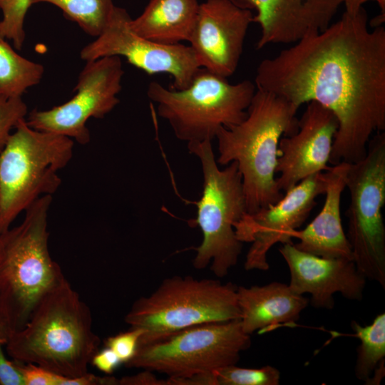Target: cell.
I'll use <instances>...</instances> for the list:
<instances>
[{
	"label": "cell",
	"instance_id": "cell-29",
	"mask_svg": "<svg viewBox=\"0 0 385 385\" xmlns=\"http://www.w3.org/2000/svg\"><path fill=\"white\" fill-rule=\"evenodd\" d=\"M2 345L0 340V385H25L18 363L6 358Z\"/></svg>",
	"mask_w": 385,
	"mask_h": 385
},
{
	"label": "cell",
	"instance_id": "cell-25",
	"mask_svg": "<svg viewBox=\"0 0 385 385\" xmlns=\"http://www.w3.org/2000/svg\"><path fill=\"white\" fill-rule=\"evenodd\" d=\"M31 0H0V34L21 50L25 41L24 21Z\"/></svg>",
	"mask_w": 385,
	"mask_h": 385
},
{
	"label": "cell",
	"instance_id": "cell-6",
	"mask_svg": "<svg viewBox=\"0 0 385 385\" xmlns=\"http://www.w3.org/2000/svg\"><path fill=\"white\" fill-rule=\"evenodd\" d=\"M237 288L216 279L168 277L150 295L136 300L125 321L144 331L138 344L142 345L190 327L239 319Z\"/></svg>",
	"mask_w": 385,
	"mask_h": 385
},
{
	"label": "cell",
	"instance_id": "cell-26",
	"mask_svg": "<svg viewBox=\"0 0 385 385\" xmlns=\"http://www.w3.org/2000/svg\"><path fill=\"white\" fill-rule=\"evenodd\" d=\"M28 107L22 98L0 100V152L4 147L12 130L26 118Z\"/></svg>",
	"mask_w": 385,
	"mask_h": 385
},
{
	"label": "cell",
	"instance_id": "cell-4",
	"mask_svg": "<svg viewBox=\"0 0 385 385\" xmlns=\"http://www.w3.org/2000/svg\"><path fill=\"white\" fill-rule=\"evenodd\" d=\"M52 195L39 197L20 225L0 235V334L5 344L28 322L43 297L62 281L48 250Z\"/></svg>",
	"mask_w": 385,
	"mask_h": 385
},
{
	"label": "cell",
	"instance_id": "cell-15",
	"mask_svg": "<svg viewBox=\"0 0 385 385\" xmlns=\"http://www.w3.org/2000/svg\"><path fill=\"white\" fill-rule=\"evenodd\" d=\"M339 126L334 114L315 101L308 105L298 122L297 132L281 138L278 145L276 178L285 192L308 176L327 170Z\"/></svg>",
	"mask_w": 385,
	"mask_h": 385
},
{
	"label": "cell",
	"instance_id": "cell-12",
	"mask_svg": "<svg viewBox=\"0 0 385 385\" xmlns=\"http://www.w3.org/2000/svg\"><path fill=\"white\" fill-rule=\"evenodd\" d=\"M131 19L125 9L115 6L103 31L81 50V58L88 62L105 56H123L148 74L170 75L173 89L188 87L201 68L192 48L181 43L160 44L141 37L131 29Z\"/></svg>",
	"mask_w": 385,
	"mask_h": 385
},
{
	"label": "cell",
	"instance_id": "cell-20",
	"mask_svg": "<svg viewBox=\"0 0 385 385\" xmlns=\"http://www.w3.org/2000/svg\"><path fill=\"white\" fill-rule=\"evenodd\" d=\"M199 6L197 0H150L142 14L131 19L130 26L140 36L158 43L188 41Z\"/></svg>",
	"mask_w": 385,
	"mask_h": 385
},
{
	"label": "cell",
	"instance_id": "cell-17",
	"mask_svg": "<svg viewBox=\"0 0 385 385\" xmlns=\"http://www.w3.org/2000/svg\"><path fill=\"white\" fill-rule=\"evenodd\" d=\"M255 11L253 22L260 27L257 49L270 44L294 43L326 29L344 0H230Z\"/></svg>",
	"mask_w": 385,
	"mask_h": 385
},
{
	"label": "cell",
	"instance_id": "cell-34",
	"mask_svg": "<svg viewBox=\"0 0 385 385\" xmlns=\"http://www.w3.org/2000/svg\"><path fill=\"white\" fill-rule=\"evenodd\" d=\"M0 340H1V342L4 344H5V342H4V339H2L1 334H0Z\"/></svg>",
	"mask_w": 385,
	"mask_h": 385
},
{
	"label": "cell",
	"instance_id": "cell-18",
	"mask_svg": "<svg viewBox=\"0 0 385 385\" xmlns=\"http://www.w3.org/2000/svg\"><path fill=\"white\" fill-rule=\"evenodd\" d=\"M349 163L342 162L325 172L327 185L324 205L319 213L303 230H294L291 237L297 238L294 246L303 252L325 258L353 260L351 246L344 233L340 214L342 192Z\"/></svg>",
	"mask_w": 385,
	"mask_h": 385
},
{
	"label": "cell",
	"instance_id": "cell-10",
	"mask_svg": "<svg viewBox=\"0 0 385 385\" xmlns=\"http://www.w3.org/2000/svg\"><path fill=\"white\" fill-rule=\"evenodd\" d=\"M250 335L240 319L190 327L157 342L138 345L125 365L158 371L168 378H187L237 364L250 348Z\"/></svg>",
	"mask_w": 385,
	"mask_h": 385
},
{
	"label": "cell",
	"instance_id": "cell-24",
	"mask_svg": "<svg viewBox=\"0 0 385 385\" xmlns=\"http://www.w3.org/2000/svg\"><path fill=\"white\" fill-rule=\"evenodd\" d=\"M215 385H278L280 372L267 365L258 369L242 368L236 364L213 371Z\"/></svg>",
	"mask_w": 385,
	"mask_h": 385
},
{
	"label": "cell",
	"instance_id": "cell-33",
	"mask_svg": "<svg viewBox=\"0 0 385 385\" xmlns=\"http://www.w3.org/2000/svg\"><path fill=\"white\" fill-rule=\"evenodd\" d=\"M369 0H344L345 11L350 14H354L362 7L364 3Z\"/></svg>",
	"mask_w": 385,
	"mask_h": 385
},
{
	"label": "cell",
	"instance_id": "cell-22",
	"mask_svg": "<svg viewBox=\"0 0 385 385\" xmlns=\"http://www.w3.org/2000/svg\"><path fill=\"white\" fill-rule=\"evenodd\" d=\"M355 336L360 340L354 368L356 377L366 382L385 357V313L377 315L371 324H351Z\"/></svg>",
	"mask_w": 385,
	"mask_h": 385
},
{
	"label": "cell",
	"instance_id": "cell-9",
	"mask_svg": "<svg viewBox=\"0 0 385 385\" xmlns=\"http://www.w3.org/2000/svg\"><path fill=\"white\" fill-rule=\"evenodd\" d=\"M346 187L350 195L346 211L353 261L369 280L385 289V134L371 138L365 157L349 163Z\"/></svg>",
	"mask_w": 385,
	"mask_h": 385
},
{
	"label": "cell",
	"instance_id": "cell-21",
	"mask_svg": "<svg viewBox=\"0 0 385 385\" xmlns=\"http://www.w3.org/2000/svg\"><path fill=\"white\" fill-rule=\"evenodd\" d=\"M43 73L42 64L19 55L0 34V100L22 98Z\"/></svg>",
	"mask_w": 385,
	"mask_h": 385
},
{
	"label": "cell",
	"instance_id": "cell-8",
	"mask_svg": "<svg viewBox=\"0 0 385 385\" xmlns=\"http://www.w3.org/2000/svg\"><path fill=\"white\" fill-rule=\"evenodd\" d=\"M188 148L200 160L203 178L202 196L195 202L197 217L192 220L200 228L202 240L194 247L192 265L202 270L211 263V271L222 278L237 264L242 251V242L234 228L247 213L242 175L235 161L219 168L211 141L190 143Z\"/></svg>",
	"mask_w": 385,
	"mask_h": 385
},
{
	"label": "cell",
	"instance_id": "cell-2",
	"mask_svg": "<svg viewBox=\"0 0 385 385\" xmlns=\"http://www.w3.org/2000/svg\"><path fill=\"white\" fill-rule=\"evenodd\" d=\"M100 343L92 329L89 308L64 278L43 297L25 326L5 344L17 362L78 377L88 372Z\"/></svg>",
	"mask_w": 385,
	"mask_h": 385
},
{
	"label": "cell",
	"instance_id": "cell-13",
	"mask_svg": "<svg viewBox=\"0 0 385 385\" xmlns=\"http://www.w3.org/2000/svg\"><path fill=\"white\" fill-rule=\"evenodd\" d=\"M325 173L308 176L285 192L277 202L254 213H245L234 225L237 239L252 242L245 262L246 270H267V253L275 244L292 242L291 233L307 220L316 205L318 195L324 194Z\"/></svg>",
	"mask_w": 385,
	"mask_h": 385
},
{
	"label": "cell",
	"instance_id": "cell-11",
	"mask_svg": "<svg viewBox=\"0 0 385 385\" xmlns=\"http://www.w3.org/2000/svg\"><path fill=\"white\" fill-rule=\"evenodd\" d=\"M123 74L119 56L86 62L73 97L48 110H33L26 123L36 130L62 135L86 145L90 142L88 119L104 118L119 103L117 96L122 89Z\"/></svg>",
	"mask_w": 385,
	"mask_h": 385
},
{
	"label": "cell",
	"instance_id": "cell-14",
	"mask_svg": "<svg viewBox=\"0 0 385 385\" xmlns=\"http://www.w3.org/2000/svg\"><path fill=\"white\" fill-rule=\"evenodd\" d=\"M252 11L230 0H206L200 4L189 39L201 68L227 78L239 64Z\"/></svg>",
	"mask_w": 385,
	"mask_h": 385
},
{
	"label": "cell",
	"instance_id": "cell-5",
	"mask_svg": "<svg viewBox=\"0 0 385 385\" xmlns=\"http://www.w3.org/2000/svg\"><path fill=\"white\" fill-rule=\"evenodd\" d=\"M14 130L0 152V235L39 197L58 190V172L73 154V140L36 130L26 118Z\"/></svg>",
	"mask_w": 385,
	"mask_h": 385
},
{
	"label": "cell",
	"instance_id": "cell-1",
	"mask_svg": "<svg viewBox=\"0 0 385 385\" xmlns=\"http://www.w3.org/2000/svg\"><path fill=\"white\" fill-rule=\"evenodd\" d=\"M255 84L297 108L315 101L339 126L329 163H356L385 129V28L373 31L362 6L259 64Z\"/></svg>",
	"mask_w": 385,
	"mask_h": 385
},
{
	"label": "cell",
	"instance_id": "cell-28",
	"mask_svg": "<svg viewBox=\"0 0 385 385\" xmlns=\"http://www.w3.org/2000/svg\"><path fill=\"white\" fill-rule=\"evenodd\" d=\"M17 363L24 376L25 385H65L66 376L34 364Z\"/></svg>",
	"mask_w": 385,
	"mask_h": 385
},
{
	"label": "cell",
	"instance_id": "cell-7",
	"mask_svg": "<svg viewBox=\"0 0 385 385\" xmlns=\"http://www.w3.org/2000/svg\"><path fill=\"white\" fill-rule=\"evenodd\" d=\"M255 91L250 81L232 84L227 78L200 68L186 88L168 89L152 81L147 95L175 135L190 143L212 142L221 127L241 123Z\"/></svg>",
	"mask_w": 385,
	"mask_h": 385
},
{
	"label": "cell",
	"instance_id": "cell-19",
	"mask_svg": "<svg viewBox=\"0 0 385 385\" xmlns=\"http://www.w3.org/2000/svg\"><path fill=\"white\" fill-rule=\"evenodd\" d=\"M237 304L243 331L252 334L272 331L280 325L294 324L309 299L289 284L273 282L262 286L237 288Z\"/></svg>",
	"mask_w": 385,
	"mask_h": 385
},
{
	"label": "cell",
	"instance_id": "cell-3",
	"mask_svg": "<svg viewBox=\"0 0 385 385\" xmlns=\"http://www.w3.org/2000/svg\"><path fill=\"white\" fill-rule=\"evenodd\" d=\"M298 108L285 99L256 88L246 118L217 132V163L235 161L242 175L247 213L278 202L284 195L277 187L275 170L282 135L298 129Z\"/></svg>",
	"mask_w": 385,
	"mask_h": 385
},
{
	"label": "cell",
	"instance_id": "cell-31",
	"mask_svg": "<svg viewBox=\"0 0 385 385\" xmlns=\"http://www.w3.org/2000/svg\"><path fill=\"white\" fill-rule=\"evenodd\" d=\"M118 385H168L167 380L159 379L153 371L144 369L135 375L123 376Z\"/></svg>",
	"mask_w": 385,
	"mask_h": 385
},
{
	"label": "cell",
	"instance_id": "cell-16",
	"mask_svg": "<svg viewBox=\"0 0 385 385\" xmlns=\"http://www.w3.org/2000/svg\"><path fill=\"white\" fill-rule=\"evenodd\" d=\"M279 252L289 267V286L299 294H310L312 307L333 309V295L337 292L347 299L361 300L366 279L353 260L316 256L299 250L293 242L282 244Z\"/></svg>",
	"mask_w": 385,
	"mask_h": 385
},
{
	"label": "cell",
	"instance_id": "cell-23",
	"mask_svg": "<svg viewBox=\"0 0 385 385\" xmlns=\"http://www.w3.org/2000/svg\"><path fill=\"white\" fill-rule=\"evenodd\" d=\"M39 3L57 6L65 16L94 37L105 29L115 6L113 0H31V6Z\"/></svg>",
	"mask_w": 385,
	"mask_h": 385
},
{
	"label": "cell",
	"instance_id": "cell-32",
	"mask_svg": "<svg viewBox=\"0 0 385 385\" xmlns=\"http://www.w3.org/2000/svg\"><path fill=\"white\" fill-rule=\"evenodd\" d=\"M374 376H371L366 382V384H379L384 375V360L382 361L374 371Z\"/></svg>",
	"mask_w": 385,
	"mask_h": 385
},
{
	"label": "cell",
	"instance_id": "cell-27",
	"mask_svg": "<svg viewBox=\"0 0 385 385\" xmlns=\"http://www.w3.org/2000/svg\"><path fill=\"white\" fill-rule=\"evenodd\" d=\"M144 331L138 327H130L126 332L111 336L105 341V346L111 349L125 364L135 354L139 340Z\"/></svg>",
	"mask_w": 385,
	"mask_h": 385
},
{
	"label": "cell",
	"instance_id": "cell-30",
	"mask_svg": "<svg viewBox=\"0 0 385 385\" xmlns=\"http://www.w3.org/2000/svg\"><path fill=\"white\" fill-rule=\"evenodd\" d=\"M91 363L106 374H111L122 364L115 353L106 346L93 356Z\"/></svg>",
	"mask_w": 385,
	"mask_h": 385
}]
</instances>
